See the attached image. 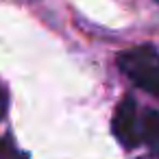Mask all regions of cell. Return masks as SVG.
Returning <instances> with one entry per match:
<instances>
[{
    "label": "cell",
    "mask_w": 159,
    "mask_h": 159,
    "mask_svg": "<svg viewBox=\"0 0 159 159\" xmlns=\"http://www.w3.org/2000/svg\"><path fill=\"white\" fill-rule=\"evenodd\" d=\"M118 68L133 85L159 98V52L152 46H135L120 52Z\"/></svg>",
    "instance_id": "cell-1"
},
{
    "label": "cell",
    "mask_w": 159,
    "mask_h": 159,
    "mask_svg": "<svg viewBox=\"0 0 159 159\" xmlns=\"http://www.w3.org/2000/svg\"><path fill=\"white\" fill-rule=\"evenodd\" d=\"M157 2H159V0H157Z\"/></svg>",
    "instance_id": "cell-4"
},
{
    "label": "cell",
    "mask_w": 159,
    "mask_h": 159,
    "mask_svg": "<svg viewBox=\"0 0 159 159\" xmlns=\"http://www.w3.org/2000/svg\"><path fill=\"white\" fill-rule=\"evenodd\" d=\"M135 122H137V105H135L133 96H124L122 102L116 107L111 129H113L116 139L126 148H133L139 142V133H137Z\"/></svg>",
    "instance_id": "cell-2"
},
{
    "label": "cell",
    "mask_w": 159,
    "mask_h": 159,
    "mask_svg": "<svg viewBox=\"0 0 159 159\" xmlns=\"http://www.w3.org/2000/svg\"><path fill=\"white\" fill-rule=\"evenodd\" d=\"M5 107H7V98H5L2 92H0V118H2V113H5Z\"/></svg>",
    "instance_id": "cell-3"
}]
</instances>
